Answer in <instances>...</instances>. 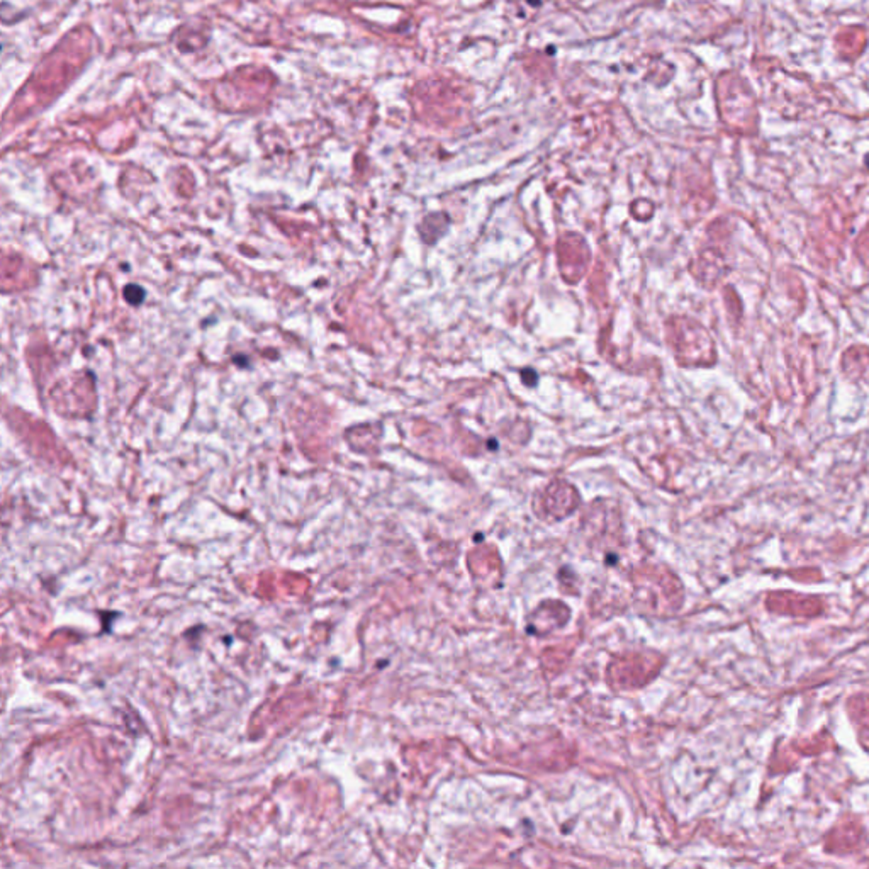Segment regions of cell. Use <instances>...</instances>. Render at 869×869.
Here are the masks:
<instances>
[{"label": "cell", "mask_w": 869, "mask_h": 869, "mask_svg": "<svg viewBox=\"0 0 869 869\" xmlns=\"http://www.w3.org/2000/svg\"><path fill=\"white\" fill-rule=\"evenodd\" d=\"M124 298L129 304L138 306V304H141L143 301H145V289L139 286H128L124 289Z\"/></svg>", "instance_id": "1"}]
</instances>
